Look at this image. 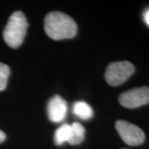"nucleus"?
<instances>
[{
  "instance_id": "obj_1",
  "label": "nucleus",
  "mask_w": 149,
  "mask_h": 149,
  "mask_svg": "<svg viewBox=\"0 0 149 149\" xmlns=\"http://www.w3.org/2000/svg\"><path fill=\"white\" fill-rule=\"evenodd\" d=\"M44 28L48 37L53 40L73 38L76 35V22L69 15L61 12H51L45 17Z\"/></svg>"
},
{
  "instance_id": "obj_2",
  "label": "nucleus",
  "mask_w": 149,
  "mask_h": 149,
  "mask_svg": "<svg viewBox=\"0 0 149 149\" xmlns=\"http://www.w3.org/2000/svg\"><path fill=\"white\" fill-rule=\"evenodd\" d=\"M28 23L24 13L21 11L14 12L9 17L3 30V39L11 48L16 49L21 46L27 33Z\"/></svg>"
},
{
  "instance_id": "obj_3",
  "label": "nucleus",
  "mask_w": 149,
  "mask_h": 149,
  "mask_svg": "<svg viewBox=\"0 0 149 149\" xmlns=\"http://www.w3.org/2000/svg\"><path fill=\"white\" fill-rule=\"evenodd\" d=\"M135 67L129 61H115L107 66L104 78L111 86H118L123 84L134 73Z\"/></svg>"
},
{
  "instance_id": "obj_4",
  "label": "nucleus",
  "mask_w": 149,
  "mask_h": 149,
  "mask_svg": "<svg viewBox=\"0 0 149 149\" xmlns=\"http://www.w3.org/2000/svg\"><path fill=\"white\" fill-rule=\"evenodd\" d=\"M115 128L123 141L129 146H139L145 141V133L135 124L124 120H118L115 123Z\"/></svg>"
},
{
  "instance_id": "obj_5",
  "label": "nucleus",
  "mask_w": 149,
  "mask_h": 149,
  "mask_svg": "<svg viewBox=\"0 0 149 149\" xmlns=\"http://www.w3.org/2000/svg\"><path fill=\"white\" fill-rule=\"evenodd\" d=\"M119 104L127 109H136L149 103V87L142 86L122 93L118 97Z\"/></svg>"
},
{
  "instance_id": "obj_6",
  "label": "nucleus",
  "mask_w": 149,
  "mask_h": 149,
  "mask_svg": "<svg viewBox=\"0 0 149 149\" xmlns=\"http://www.w3.org/2000/svg\"><path fill=\"white\" fill-rule=\"evenodd\" d=\"M67 113V103L60 95L53 96L47 104V114L52 123H61Z\"/></svg>"
},
{
  "instance_id": "obj_7",
  "label": "nucleus",
  "mask_w": 149,
  "mask_h": 149,
  "mask_svg": "<svg viewBox=\"0 0 149 149\" xmlns=\"http://www.w3.org/2000/svg\"><path fill=\"white\" fill-rule=\"evenodd\" d=\"M73 113L75 116L83 120H88L94 115V111L90 104L85 101H76L73 105Z\"/></svg>"
},
{
  "instance_id": "obj_8",
  "label": "nucleus",
  "mask_w": 149,
  "mask_h": 149,
  "mask_svg": "<svg viewBox=\"0 0 149 149\" xmlns=\"http://www.w3.org/2000/svg\"><path fill=\"white\" fill-rule=\"evenodd\" d=\"M70 130V138L68 143L70 145H79L85 139V130L83 125H81L80 123H73L71 125Z\"/></svg>"
},
{
  "instance_id": "obj_9",
  "label": "nucleus",
  "mask_w": 149,
  "mask_h": 149,
  "mask_svg": "<svg viewBox=\"0 0 149 149\" xmlns=\"http://www.w3.org/2000/svg\"><path fill=\"white\" fill-rule=\"evenodd\" d=\"M71 127L68 123H64L59 127L54 134V143L57 146H61L65 143H68L70 138Z\"/></svg>"
},
{
  "instance_id": "obj_10",
  "label": "nucleus",
  "mask_w": 149,
  "mask_h": 149,
  "mask_svg": "<svg viewBox=\"0 0 149 149\" xmlns=\"http://www.w3.org/2000/svg\"><path fill=\"white\" fill-rule=\"evenodd\" d=\"M9 74H10L9 66L0 62V91L5 90Z\"/></svg>"
},
{
  "instance_id": "obj_11",
  "label": "nucleus",
  "mask_w": 149,
  "mask_h": 149,
  "mask_svg": "<svg viewBox=\"0 0 149 149\" xmlns=\"http://www.w3.org/2000/svg\"><path fill=\"white\" fill-rule=\"evenodd\" d=\"M143 18L144 21L146 22V23L149 26V9L145 11V13H143Z\"/></svg>"
},
{
  "instance_id": "obj_12",
  "label": "nucleus",
  "mask_w": 149,
  "mask_h": 149,
  "mask_svg": "<svg viewBox=\"0 0 149 149\" xmlns=\"http://www.w3.org/2000/svg\"><path fill=\"white\" fill-rule=\"evenodd\" d=\"M6 139V134L2 130H0V143H3Z\"/></svg>"
},
{
  "instance_id": "obj_13",
  "label": "nucleus",
  "mask_w": 149,
  "mask_h": 149,
  "mask_svg": "<svg viewBox=\"0 0 149 149\" xmlns=\"http://www.w3.org/2000/svg\"><path fill=\"white\" fill-rule=\"evenodd\" d=\"M123 149H127V148H123Z\"/></svg>"
}]
</instances>
